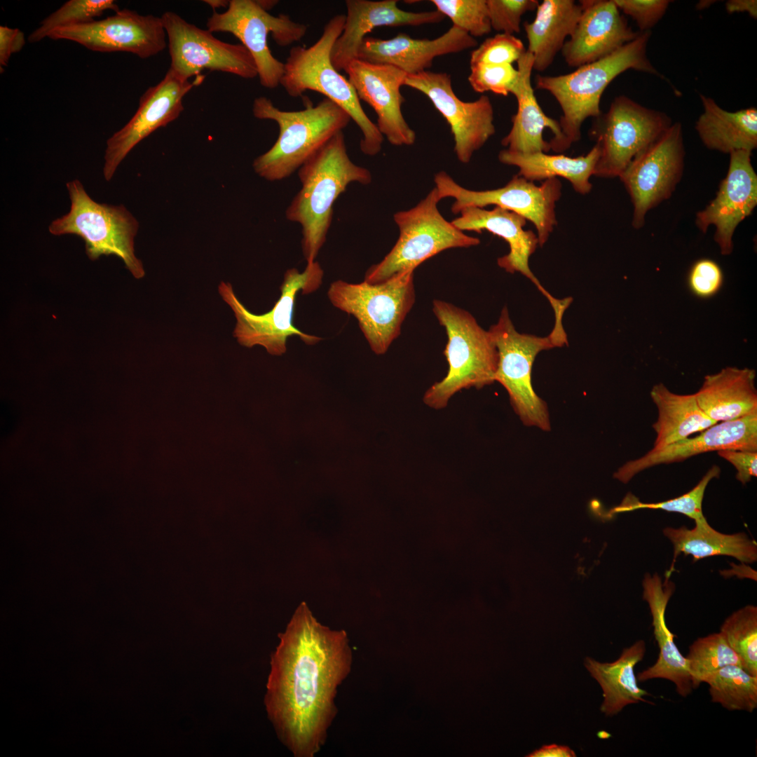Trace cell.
<instances>
[{
	"label": "cell",
	"instance_id": "36",
	"mask_svg": "<svg viewBox=\"0 0 757 757\" xmlns=\"http://www.w3.org/2000/svg\"><path fill=\"white\" fill-rule=\"evenodd\" d=\"M711 700L728 711L753 712L757 708V676L742 667L728 665L707 676Z\"/></svg>",
	"mask_w": 757,
	"mask_h": 757
},
{
	"label": "cell",
	"instance_id": "37",
	"mask_svg": "<svg viewBox=\"0 0 757 757\" xmlns=\"http://www.w3.org/2000/svg\"><path fill=\"white\" fill-rule=\"evenodd\" d=\"M686 658L694 689L707 676L725 666L743 667L740 658L720 632L697 638L689 646Z\"/></svg>",
	"mask_w": 757,
	"mask_h": 757
},
{
	"label": "cell",
	"instance_id": "32",
	"mask_svg": "<svg viewBox=\"0 0 757 757\" xmlns=\"http://www.w3.org/2000/svg\"><path fill=\"white\" fill-rule=\"evenodd\" d=\"M646 651L645 641L639 640L624 648L614 662H600L590 657L585 660V667L603 690L600 709L606 716H615L629 704L651 703L644 698L650 694L638 686L634 673L635 666L643 660Z\"/></svg>",
	"mask_w": 757,
	"mask_h": 757
},
{
	"label": "cell",
	"instance_id": "16",
	"mask_svg": "<svg viewBox=\"0 0 757 757\" xmlns=\"http://www.w3.org/2000/svg\"><path fill=\"white\" fill-rule=\"evenodd\" d=\"M161 18L167 35L170 68L180 76L189 80L205 77L201 74L204 69L243 79L258 76L254 58L243 45L220 41L209 30L174 12L167 11Z\"/></svg>",
	"mask_w": 757,
	"mask_h": 757
},
{
	"label": "cell",
	"instance_id": "5",
	"mask_svg": "<svg viewBox=\"0 0 757 757\" xmlns=\"http://www.w3.org/2000/svg\"><path fill=\"white\" fill-rule=\"evenodd\" d=\"M345 19L344 14L334 15L315 43L290 49L280 85L290 97H301L306 90H313L339 105L362 132V152L375 156L381 150L383 136L364 112L352 84L331 62V51L343 31Z\"/></svg>",
	"mask_w": 757,
	"mask_h": 757
},
{
	"label": "cell",
	"instance_id": "7",
	"mask_svg": "<svg viewBox=\"0 0 757 757\" xmlns=\"http://www.w3.org/2000/svg\"><path fill=\"white\" fill-rule=\"evenodd\" d=\"M440 200L435 187L415 207L394 214L399 238L385 257L368 268L364 281L380 283L414 271L423 261L444 250L479 244L478 238L464 233L444 219L437 207Z\"/></svg>",
	"mask_w": 757,
	"mask_h": 757
},
{
	"label": "cell",
	"instance_id": "22",
	"mask_svg": "<svg viewBox=\"0 0 757 757\" xmlns=\"http://www.w3.org/2000/svg\"><path fill=\"white\" fill-rule=\"evenodd\" d=\"M343 71L360 100L372 107L377 114V128L395 146H409L416 141V132L402 113L404 102L400 88L407 74L393 66L374 64L360 59L350 61Z\"/></svg>",
	"mask_w": 757,
	"mask_h": 757
},
{
	"label": "cell",
	"instance_id": "44",
	"mask_svg": "<svg viewBox=\"0 0 757 757\" xmlns=\"http://www.w3.org/2000/svg\"><path fill=\"white\" fill-rule=\"evenodd\" d=\"M538 0H486L491 29L513 34L521 30V17L536 10Z\"/></svg>",
	"mask_w": 757,
	"mask_h": 757
},
{
	"label": "cell",
	"instance_id": "20",
	"mask_svg": "<svg viewBox=\"0 0 757 757\" xmlns=\"http://www.w3.org/2000/svg\"><path fill=\"white\" fill-rule=\"evenodd\" d=\"M751 155V151L746 150L730 154L728 173L716 197L696 214L695 224L702 233L715 226L714 239L723 255L732 253L736 228L757 205V175Z\"/></svg>",
	"mask_w": 757,
	"mask_h": 757
},
{
	"label": "cell",
	"instance_id": "42",
	"mask_svg": "<svg viewBox=\"0 0 757 757\" xmlns=\"http://www.w3.org/2000/svg\"><path fill=\"white\" fill-rule=\"evenodd\" d=\"M526 51L523 42L514 34L498 33L472 51L470 64H512Z\"/></svg>",
	"mask_w": 757,
	"mask_h": 757
},
{
	"label": "cell",
	"instance_id": "24",
	"mask_svg": "<svg viewBox=\"0 0 757 757\" xmlns=\"http://www.w3.org/2000/svg\"><path fill=\"white\" fill-rule=\"evenodd\" d=\"M723 449L757 451V411L716 423L695 437H688L657 450L651 449L642 457L626 463L613 476L627 483L636 474L651 467L681 462L697 454Z\"/></svg>",
	"mask_w": 757,
	"mask_h": 757
},
{
	"label": "cell",
	"instance_id": "31",
	"mask_svg": "<svg viewBox=\"0 0 757 757\" xmlns=\"http://www.w3.org/2000/svg\"><path fill=\"white\" fill-rule=\"evenodd\" d=\"M695 522V526L688 528L667 527L663 534L672 543L674 557L666 573L670 578L674 564L681 553L690 555L694 561L713 557H732L742 563L751 564L757 560V544L745 533L725 534L717 531L707 522L706 518Z\"/></svg>",
	"mask_w": 757,
	"mask_h": 757
},
{
	"label": "cell",
	"instance_id": "27",
	"mask_svg": "<svg viewBox=\"0 0 757 757\" xmlns=\"http://www.w3.org/2000/svg\"><path fill=\"white\" fill-rule=\"evenodd\" d=\"M397 0H347L343 31L334 42L331 62L340 71L357 58L358 50L367 34L378 27L420 26L442 21L445 16L438 11L408 12L397 6Z\"/></svg>",
	"mask_w": 757,
	"mask_h": 757
},
{
	"label": "cell",
	"instance_id": "12",
	"mask_svg": "<svg viewBox=\"0 0 757 757\" xmlns=\"http://www.w3.org/2000/svg\"><path fill=\"white\" fill-rule=\"evenodd\" d=\"M206 27L210 32H229L237 37L255 62L261 85L273 89L280 84L284 63L276 59L268 46L271 34L275 43L287 46L300 41L307 25L293 21L288 15H272L256 0H230L222 13L214 11Z\"/></svg>",
	"mask_w": 757,
	"mask_h": 757
},
{
	"label": "cell",
	"instance_id": "14",
	"mask_svg": "<svg viewBox=\"0 0 757 757\" xmlns=\"http://www.w3.org/2000/svg\"><path fill=\"white\" fill-rule=\"evenodd\" d=\"M442 200L453 198L451 212L459 213L468 207L495 205L514 212L531 222L536 229L540 246H543L557 224L556 204L561 196L558 178L545 180L540 186L516 175L503 187L474 191L463 187L444 171L434 179Z\"/></svg>",
	"mask_w": 757,
	"mask_h": 757
},
{
	"label": "cell",
	"instance_id": "39",
	"mask_svg": "<svg viewBox=\"0 0 757 757\" xmlns=\"http://www.w3.org/2000/svg\"><path fill=\"white\" fill-rule=\"evenodd\" d=\"M120 10L114 0H69L44 18L28 36L29 43L48 38L54 30L95 20L105 11Z\"/></svg>",
	"mask_w": 757,
	"mask_h": 757
},
{
	"label": "cell",
	"instance_id": "52",
	"mask_svg": "<svg viewBox=\"0 0 757 757\" xmlns=\"http://www.w3.org/2000/svg\"><path fill=\"white\" fill-rule=\"evenodd\" d=\"M256 1L261 8L268 12L274 8L279 2L276 0H256Z\"/></svg>",
	"mask_w": 757,
	"mask_h": 757
},
{
	"label": "cell",
	"instance_id": "29",
	"mask_svg": "<svg viewBox=\"0 0 757 757\" xmlns=\"http://www.w3.org/2000/svg\"><path fill=\"white\" fill-rule=\"evenodd\" d=\"M756 371L727 367L705 376L695 394L698 405L714 422L728 421L757 411Z\"/></svg>",
	"mask_w": 757,
	"mask_h": 757
},
{
	"label": "cell",
	"instance_id": "21",
	"mask_svg": "<svg viewBox=\"0 0 757 757\" xmlns=\"http://www.w3.org/2000/svg\"><path fill=\"white\" fill-rule=\"evenodd\" d=\"M459 213L460 217L451 221L458 229L479 233L487 231L506 241L509 252L498 259V265L507 273L519 272L528 278L550 303L555 319H561L572 299L568 297L559 300L553 297L531 271L529 259L539 244L536 233L524 230L527 220L514 212L497 206L492 210L468 207Z\"/></svg>",
	"mask_w": 757,
	"mask_h": 757
},
{
	"label": "cell",
	"instance_id": "10",
	"mask_svg": "<svg viewBox=\"0 0 757 757\" xmlns=\"http://www.w3.org/2000/svg\"><path fill=\"white\" fill-rule=\"evenodd\" d=\"M323 274V270L316 261L307 264L302 273L295 268L287 270L279 299L270 311L261 315L250 312L242 304L230 283L221 282L219 293L236 319L233 337L243 346H260L273 355L286 353L289 336H299L308 345L318 343L322 338L307 334L294 327L293 314L297 293L306 294L316 291L322 284Z\"/></svg>",
	"mask_w": 757,
	"mask_h": 757
},
{
	"label": "cell",
	"instance_id": "9",
	"mask_svg": "<svg viewBox=\"0 0 757 757\" xmlns=\"http://www.w3.org/2000/svg\"><path fill=\"white\" fill-rule=\"evenodd\" d=\"M414 273L408 271L376 284L338 280L329 285L330 302L355 318L369 347L377 355L386 353L400 336L402 325L414 304Z\"/></svg>",
	"mask_w": 757,
	"mask_h": 757
},
{
	"label": "cell",
	"instance_id": "34",
	"mask_svg": "<svg viewBox=\"0 0 757 757\" xmlns=\"http://www.w3.org/2000/svg\"><path fill=\"white\" fill-rule=\"evenodd\" d=\"M703 112L695 124L697 132L710 150L730 154L752 151L757 147V110L747 108L728 111L711 97L700 95Z\"/></svg>",
	"mask_w": 757,
	"mask_h": 757
},
{
	"label": "cell",
	"instance_id": "1",
	"mask_svg": "<svg viewBox=\"0 0 757 757\" xmlns=\"http://www.w3.org/2000/svg\"><path fill=\"white\" fill-rule=\"evenodd\" d=\"M272 654L265 704L278 737L295 757H314L337 712V689L351 670L347 633L322 625L305 602Z\"/></svg>",
	"mask_w": 757,
	"mask_h": 757
},
{
	"label": "cell",
	"instance_id": "3",
	"mask_svg": "<svg viewBox=\"0 0 757 757\" xmlns=\"http://www.w3.org/2000/svg\"><path fill=\"white\" fill-rule=\"evenodd\" d=\"M650 34V30L641 32L636 39L608 56L579 67L573 72L536 76V88L550 93L562 111L559 121L562 141L558 153L568 149L580 139L582 125L587 118L600 116L601 96L620 74L634 69L664 79L647 56Z\"/></svg>",
	"mask_w": 757,
	"mask_h": 757
},
{
	"label": "cell",
	"instance_id": "26",
	"mask_svg": "<svg viewBox=\"0 0 757 757\" xmlns=\"http://www.w3.org/2000/svg\"><path fill=\"white\" fill-rule=\"evenodd\" d=\"M517 62L518 79L511 90L517 102L512 128L501 144L510 151L558 153L562 141L559 122L547 116L536 97L531 83L533 57L526 51Z\"/></svg>",
	"mask_w": 757,
	"mask_h": 757
},
{
	"label": "cell",
	"instance_id": "38",
	"mask_svg": "<svg viewBox=\"0 0 757 757\" xmlns=\"http://www.w3.org/2000/svg\"><path fill=\"white\" fill-rule=\"evenodd\" d=\"M743 668L757 676V607L747 605L730 615L720 628Z\"/></svg>",
	"mask_w": 757,
	"mask_h": 757
},
{
	"label": "cell",
	"instance_id": "51",
	"mask_svg": "<svg viewBox=\"0 0 757 757\" xmlns=\"http://www.w3.org/2000/svg\"><path fill=\"white\" fill-rule=\"evenodd\" d=\"M230 1L226 0H205L206 4L210 6L214 11L219 8H228Z\"/></svg>",
	"mask_w": 757,
	"mask_h": 757
},
{
	"label": "cell",
	"instance_id": "23",
	"mask_svg": "<svg viewBox=\"0 0 757 757\" xmlns=\"http://www.w3.org/2000/svg\"><path fill=\"white\" fill-rule=\"evenodd\" d=\"M582 13L566 41L561 55L566 63L579 67L608 56L636 39L613 0L580 1Z\"/></svg>",
	"mask_w": 757,
	"mask_h": 757
},
{
	"label": "cell",
	"instance_id": "6",
	"mask_svg": "<svg viewBox=\"0 0 757 757\" xmlns=\"http://www.w3.org/2000/svg\"><path fill=\"white\" fill-rule=\"evenodd\" d=\"M432 311L446 333L444 355L449 369L443 379L426 390L423 402L440 409L458 391L493 383L498 354L490 332L468 311L439 299L433 300Z\"/></svg>",
	"mask_w": 757,
	"mask_h": 757
},
{
	"label": "cell",
	"instance_id": "19",
	"mask_svg": "<svg viewBox=\"0 0 757 757\" xmlns=\"http://www.w3.org/2000/svg\"><path fill=\"white\" fill-rule=\"evenodd\" d=\"M203 80L198 78L191 82L169 68L157 84L143 93L132 117L107 141L103 166L107 181L112 178L118 166L136 145L179 116L184 110V97Z\"/></svg>",
	"mask_w": 757,
	"mask_h": 757
},
{
	"label": "cell",
	"instance_id": "43",
	"mask_svg": "<svg viewBox=\"0 0 757 757\" xmlns=\"http://www.w3.org/2000/svg\"><path fill=\"white\" fill-rule=\"evenodd\" d=\"M519 76L512 64H475L470 66L468 78L472 88L477 93H493L507 96L510 93Z\"/></svg>",
	"mask_w": 757,
	"mask_h": 757
},
{
	"label": "cell",
	"instance_id": "33",
	"mask_svg": "<svg viewBox=\"0 0 757 757\" xmlns=\"http://www.w3.org/2000/svg\"><path fill=\"white\" fill-rule=\"evenodd\" d=\"M600 156L596 143L586 154L569 157L564 154H547L545 152L523 154L503 149L498 154L500 163L519 168V175L531 181H545L560 177L570 182L579 194L589 193L592 184L590 177Z\"/></svg>",
	"mask_w": 757,
	"mask_h": 757
},
{
	"label": "cell",
	"instance_id": "25",
	"mask_svg": "<svg viewBox=\"0 0 757 757\" xmlns=\"http://www.w3.org/2000/svg\"><path fill=\"white\" fill-rule=\"evenodd\" d=\"M476 39L456 26L442 36L430 39H413L400 33L390 39L366 36L357 58L374 64L393 66L407 75L426 71L436 57L475 48Z\"/></svg>",
	"mask_w": 757,
	"mask_h": 757
},
{
	"label": "cell",
	"instance_id": "15",
	"mask_svg": "<svg viewBox=\"0 0 757 757\" xmlns=\"http://www.w3.org/2000/svg\"><path fill=\"white\" fill-rule=\"evenodd\" d=\"M684 156L682 126L677 122L639 152L620 176L633 205L634 229L643 227L647 212L670 198L681 179Z\"/></svg>",
	"mask_w": 757,
	"mask_h": 757
},
{
	"label": "cell",
	"instance_id": "35",
	"mask_svg": "<svg viewBox=\"0 0 757 757\" xmlns=\"http://www.w3.org/2000/svg\"><path fill=\"white\" fill-rule=\"evenodd\" d=\"M650 397L658 412L653 425L656 438L652 449L685 439L717 423L700 409L695 394H676L660 383L652 388Z\"/></svg>",
	"mask_w": 757,
	"mask_h": 757
},
{
	"label": "cell",
	"instance_id": "2",
	"mask_svg": "<svg viewBox=\"0 0 757 757\" xmlns=\"http://www.w3.org/2000/svg\"><path fill=\"white\" fill-rule=\"evenodd\" d=\"M301 188L285 211L301 229V248L307 264L315 262L332 221L333 205L347 186L371 182L369 170L350 158L343 131L335 135L299 170Z\"/></svg>",
	"mask_w": 757,
	"mask_h": 757
},
{
	"label": "cell",
	"instance_id": "50",
	"mask_svg": "<svg viewBox=\"0 0 757 757\" xmlns=\"http://www.w3.org/2000/svg\"><path fill=\"white\" fill-rule=\"evenodd\" d=\"M725 9L728 13L747 12L753 18H757L756 0H730L725 3Z\"/></svg>",
	"mask_w": 757,
	"mask_h": 757
},
{
	"label": "cell",
	"instance_id": "28",
	"mask_svg": "<svg viewBox=\"0 0 757 757\" xmlns=\"http://www.w3.org/2000/svg\"><path fill=\"white\" fill-rule=\"evenodd\" d=\"M643 599L650 608L655 639L659 647L655 663L639 672L637 681L644 682L655 678L671 681L676 693L683 697L694 690L688 671L687 660L674 642L675 635L667 627L665 611L674 592L675 585L669 578L662 582L660 576L646 573L643 580Z\"/></svg>",
	"mask_w": 757,
	"mask_h": 757
},
{
	"label": "cell",
	"instance_id": "17",
	"mask_svg": "<svg viewBox=\"0 0 757 757\" xmlns=\"http://www.w3.org/2000/svg\"><path fill=\"white\" fill-rule=\"evenodd\" d=\"M404 86L416 89L432 102L448 123L454 140V151L463 163L470 161L496 132L492 103L486 95L463 102L451 86V76L428 70L407 75Z\"/></svg>",
	"mask_w": 757,
	"mask_h": 757
},
{
	"label": "cell",
	"instance_id": "41",
	"mask_svg": "<svg viewBox=\"0 0 757 757\" xmlns=\"http://www.w3.org/2000/svg\"><path fill=\"white\" fill-rule=\"evenodd\" d=\"M436 10L448 17L453 25L473 38L491 31L486 0H431Z\"/></svg>",
	"mask_w": 757,
	"mask_h": 757
},
{
	"label": "cell",
	"instance_id": "8",
	"mask_svg": "<svg viewBox=\"0 0 757 757\" xmlns=\"http://www.w3.org/2000/svg\"><path fill=\"white\" fill-rule=\"evenodd\" d=\"M71 200L66 214L53 221L49 232L55 236L74 234L85 242L88 258L114 254L124 262L137 279L144 276L142 261L135 254L134 239L139 223L123 205L99 203L86 193L78 179L67 182Z\"/></svg>",
	"mask_w": 757,
	"mask_h": 757
},
{
	"label": "cell",
	"instance_id": "40",
	"mask_svg": "<svg viewBox=\"0 0 757 757\" xmlns=\"http://www.w3.org/2000/svg\"><path fill=\"white\" fill-rule=\"evenodd\" d=\"M721 469L714 465L703 476L699 483L690 491L677 498L658 503H642L632 494H628L620 505L609 512L611 515L631 512L639 509L662 510L667 512L683 514L695 521L705 519L702 512V500L708 484L718 477Z\"/></svg>",
	"mask_w": 757,
	"mask_h": 757
},
{
	"label": "cell",
	"instance_id": "13",
	"mask_svg": "<svg viewBox=\"0 0 757 757\" xmlns=\"http://www.w3.org/2000/svg\"><path fill=\"white\" fill-rule=\"evenodd\" d=\"M591 134L600 149L594 175L620 177L633 158L671 124L663 112L646 108L625 95L595 118Z\"/></svg>",
	"mask_w": 757,
	"mask_h": 757
},
{
	"label": "cell",
	"instance_id": "46",
	"mask_svg": "<svg viewBox=\"0 0 757 757\" xmlns=\"http://www.w3.org/2000/svg\"><path fill=\"white\" fill-rule=\"evenodd\" d=\"M618 9L631 17L640 32L649 31L664 15L669 0H613Z\"/></svg>",
	"mask_w": 757,
	"mask_h": 757
},
{
	"label": "cell",
	"instance_id": "4",
	"mask_svg": "<svg viewBox=\"0 0 757 757\" xmlns=\"http://www.w3.org/2000/svg\"><path fill=\"white\" fill-rule=\"evenodd\" d=\"M252 113L279 128L276 142L252 163L255 172L269 181L289 177L351 121L343 108L325 97L315 105L306 98L304 109L283 111L261 96L254 99Z\"/></svg>",
	"mask_w": 757,
	"mask_h": 757
},
{
	"label": "cell",
	"instance_id": "45",
	"mask_svg": "<svg viewBox=\"0 0 757 757\" xmlns=\"http://www.w3.org/2000/svg\"><path fill=\"white\" fill-rule=\"evenodd\" d=\"M723 282V274L718 264L709 259H702L692 266L688 284L694 295L708 299L716 295Z\"/></svg>",
	"mask_w": 757,
	"mask_h": 757
},
{
	"label": "cell",
	"instance_id": "18",
	"mask_svg": "<svg viewBox=\"0 0 757 757\" xmlns=\"http://www.w3.org/2000/svg\"><path fill=\"white\" fill-rule=\"evenodd\" d=\"M48 38L73 41L95 52H127L142 59L158 54L168 45L161 17L127 8L102 20L57 29Z\"/></svg>",
	"mask_w": 757,
	"mask_h": 757
},
{
	"label": "cell",
	"instance_id": "11",
	"mask_svg": "<svg viewBox=\"0 0 757 757\" xmlns=\"http://www.w3.org/2000/svg\"><path fill=\"white\" fill-rule=\"evenodd\" d=\"M489 331L498 354L495 381L505 388L511 404L524 425L550 430L547 408L533 389L531 370L539 352L560 347L559 344L552 334L541 337L518 332L506 307Z\"/></svg>",
	"mask_w": 757,
	"mask_h": 757
},
{
	"label": "cell",
	"instance_id": "48",
	"mask_svg": "<svg viewBox=\"0 0 757 757\" xmlns=\"http://www.w3.org/2000/svg\"><path fill=\"white\" fill-rule=\"evenodd\" d=\"M26 43L24 33L18 28L0 26V70L7 67L13 54L20 52Z\"/></svg>",
	"mask_w": 757,
	"mask_h": 757
},
{
	"label": "cell",
	"instance_id": "30",
	"mask_svg": "<svg viewBox=\"0 0 757 757\" xmlns=\"http://www.w3.org/2000/svg\"><path fill=\"white\" fill-rule=\"evenodd\" d=\"M581 13L580 4L573 0H544L539 4L533 22L524 25L533 70L543 71L552 64L573 34Z\"/></svg>",
	"mask_w": 757,
	"mask_h": 757
},
{
	"label": "cell",
	"instance_id": "47",
	"mask_svg": "<svg viewBox=\"0 0 757 757\" xmlns=\"http://www.w3.org/2000/svg\"><path fill=\"white\" fill-rule=\"evenodd\" d=\"M718 454L730 462L737 470L736 478L742 484L757 476V452L745 450L723 449Z\"/></svg>",
	"mask_w": 757,
	"mask_h": 757
},
{
	"label": "cell",
	"instance_id": "49",
	"mask_svg": "<svg viewBox=\"0 0 757 757\" xmlns=\"http://www.w3.org/2000/svg\"><path fill=\"white\" fill-rule=\"evenodd\" d=\"M575 752L567 746L557 745L556 744L544 745L540 749L533 751L526 756L528 757H573L575 756Z\"/></svg>",
	"mask_w": 757,
	"mask_h": 757
}]
</instances>
